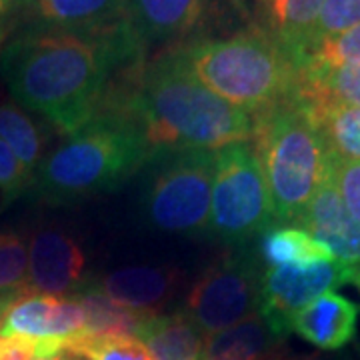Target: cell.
<instances>
[{"label": "cell", "mask_w": 360, "mask_h": 360, "mask_svg": "<svg viewBox=\"0 0 360 360\" xmlns=\"http://www.w3.org/2000/svg\"><path fill=\"white\" fill-rule=\"evenodd\" d=\"M142 51L129 16L92 30L37 26L4 46L0 77L16 103L70 136L98 115L110 77Z\"/></svg>", "instance_id": "1"}, {"label": "cell", "mask_w": 360, "mask_h": 360, "mask_svg": "<svg viewBox=\"0 0 360 360\" xmlns=\"http://www.w3.org/2000/svg\"><path fill=\"white\" fill-rule=\"evenodd\" d=\"M146 136L150 158L174 150H210L250 142L255 118L208 90L182 54L167 52L146 66L127 101Z\"/></svg>", "instance_id": "2"}, {"label": "cell", "mask_w": 360, "mask_h": 360, "mask_svg": "<svg viewBox=\"0 0 360 360\" xmlns=\"http://www.w3.org/2000/svg\"><path fill=\"white\" fill-rule=\"evenodd\" d=\"M148 160L150 148L134 115L127 106H103L40 160L30 188L49 205H75L120 186Z\"/></svg>", "instance_id": "3"}, {"label": "cell", "mask_w": 360, "mask_h": 360, "mask_svg": "<svg viewBox=\"0 0 360 360\" xmlns=\"http://www.w3.org/2000/svg\"><path fill=\"white\" fill-rule=\"evenodd\" d=\"M252 118V146L269 184L274 220L298 222L330 172L321 132L307 108L290 96Z\"/></svg>", "instance_id": "4"}, {"label": "cell", "mask_w": 360, "mask_h": 360, "mask_svg": "<svg viewBox=\"0 0 360 360\" xmlns=\"http://www.w3.org/2000/svg\"><path fill=\"white\" fill-rule=\"evenodd\" d=\"M180 54L206 89L252 116L286 101L295 89V65L266 32L202 40Z\"/></svg>", "instance_id": "5"}, {"label": "cell", "mask_w": 360, "mask_h": 360, "mask_svg": "<svg viewBox=\"0 0 360 360\" xmlns=\"http://www.w3.org/2000/svg\"><path fill=\"white\" fill-rule=\"evenodd\" d=\"M276 224L270 193L257 150L250 142L229 144L214 153L210 220L206 231L243 245Z\"/></svg>", "instance_id": "6"}, {"label": "cell", "mask_w": 360, "mask_h": 360, "mask_svg": "<svg viewBox=\"0 0 360 360\" xmlns=\"http://www.w3.org/2000/svg\"><path fill=\"white\" fill-rule=\"evenodd\" d=\"M153 174L144 191V214L162 232L194 234L208 229L214 153L174 150L153 156Z\"/></svg>", "instance_id": "7"}, {"label": "cell", "mask_w": 360, "mask_h": 360, "mask_svg": "<svg viewBox=\"0 0 360 360\" xmlns=\"http://www.w3.org/2000/svg\"><path fill=\"white\" fill-rule=\"evenodd\" d=\"M262 270L246 252H231L212 262L193 284L184 309L206 336L226 330L258 312Z\"/></svg>", "instance_id": "8"}, {"label": "cell", "mask_w": 360, "mask_h": 360, "mask_svg": "<svg viewBox=\"0 0 360 360\" xmlns=\"http://www.w3.org/2000/svg\"><path fill=\"white\" fill-rule=\"evenodd\" d=\"M84 335V310L75 296L28 292L18 296L0 322V336H20L37 347V359L65 354Z\"/></svg>", "instance_id": "9"}, {"label": "cell", "mask_w": 360, "mask_h": 360, "mask_svg": "<svg viewBox=\"0 0 360 360\" xmlns=\"http://www.w3.org/2000/svg\"><path fill=\"white\" fill-rule=\"evenodd\" d=\"M345 283H350V270L336 258L312 266H266L260 281L258 314L283 338L290 333L298 310Z\"/></svg>", "instance_id": "10"}, {"label": "cell", "mask_w": 360, "mask_h": 360, "mask_svg": "<svg viewBox=\"0 0 360 360\" xmlns=\"http://www.w3.org/2000/svg\"><path fill=\"white\" fill-rule=\"evenodd\" d=\"M86 257L72 236L58 229L39 231L28 248L30 292L52 296L77 295L84 286Z\"/></svg>", "instance_id": "11"}, {"label": "cell", "mask_w": 360, "mask_h": 360, "mask_svg": "<svg viewBox=\"0 0 360 360\" xmlns=\"http://www.w3.org/2000/svg\"><path fill=\"white\" fill-rule=\"evenodd\" d=\"M298 222L316 240L328 246L333 257L347 266L350 274L360 270V222L342 205L330 180V172Z\"/></svg>", "instance_id": "12"}, {"label": "cell", "mask_w": 360, "mask_h": 360, "mask_svg": "<svg viewBox=\"0 0 360 360\" xmlns=\"http://www.w3.org/2000/svg\"><path fill=\"white\" fill-rule=\"evenodd\" d=\"M359 307L338 292H326L298 310L290 322V333L302 336L321 350L347 347L356 335Z\"/></svg>", "instance_id": "13"}, {"label": "cell", "mask_w": 360, "mask_h": 360, "mask_svg": "<svg viewBox=\"0 0 360 360\" xmlns=\"http://www.w3.org/2000/svg\"><path fill=\"white\" fill-rule=\"evenodd\" d=\"M205 14L206 0H127V16L144 46L184 39Z\"/></svg>", "instance_id": "14"}, {"label": "cell", "mask_w": 360, "mask_h": 360, "mask_svg": "<svg viewBox=\"0 0 360 360\" xmlns=\"http://www.w3.org/2000/svg\"><path fill=\"white\" fill-rule=\"evenodd\" d=\"M179 274L172 269L129 266L110 272L94 284L103 295L146 316H156L174 295Z\"/></svg>", "instance_id": "15"}, {"label": "cell", "mask_w": 360, "mask_h": 360, "mask_svg": "<svg viewBox=\"0 0 360 360\" xmlns=\"http://www.w3.org/2000/svg\"><path fill=\"white\" fill-rule=\"evenodd\" d=\"M39 28L92 30L127 16V0H16Z\"/></svg>", "instance_id": "16"}, {"label": "cell", "mask_w": 360, "mask_h": 360, "mask_svg": "<svg viewBox=\"0 0 360 360\" xmlns=\"http://www.w3.org/2000/svg\"><path fill=\"white\" fill-rule=\"evenodd\" d=\"M136 338L148 348L153 360H202L206 335L186 312L148 316Z\"/></svg>", "instance_id": "17"}, {"label": "cell", "mask_w": 360, "mask_h": 360, "mask_svg": "<svg viewBox=\"0 0 360 360\" xmlns=\"http://www.w3.org/2000/svg\"><path fill=\"white\" fill-rule=\"evenodd\" d=\"M278 354L281 336L257 312L226 330L206 336L202 360H276Z\"/></svg>", "instance_id": "18"}, {"label": "cell", "mask_w": 360, "mask_h": 360, "mask_svg": "<svg viewBox=\"0 0 360 360\" xmlns=\"http://www.w3.org/2000/svg\"><path fill=\"white\" fill-rule=\"evenodd\" d=\"M324 0H264L270 37L290 58L295 68L309 54L310 32L319 18Z\"/></svg>", "instance_id": "19"}, {"label": "cell", "mask_w": 360, "mask_h": 360, "mask_svg": "<svg viewBox=\"0 0 360 360\" xmlns=\"http://www.w3.org/2000/svg\"><path fill=\"white\" fill-rule=\"evenodd\" d=\"M84 310V335L75 340L68 348L86 340H104L118 336H136L141 324L148 316L139 310H132L112 298L103 295L94 284H84L75 295ZM66 348V352H68ZM65 352V354H66Z\"/></svg>", "instance_id": "20"}, {"label": "cell", "mask_w": 360, "mask_h": 360, "mask_svg": "<svg viewBox=\"0 0 360 360\" xmlns=\"http://www.w3.org/2000/svg\"><path fill=\"white\" fill-rule=\"evenodd\" d=\"M260 255L269 266H312L335 260L328 246L298 226L272 224L260 234Z\"/></svg>", "instance_id": "21"}, {"label": "cell", "mask_w": 360, "mask_h": 360, "mask_svg": "<svg viewBox=\"0 0 360 360\" xmlns=\"http://www.w3.org/2000/svg\"><path fill=\"white\" fill-rule=\"evenodd\" d=\"M304 108L321 132L328 155L360 160V108L336 103L312 104Z\"/></svg>", "instance_id": "22"}, {"label": "cell", "mask_w": 360, "mask_h": 360, "mask_svg": "<svg viewBox=\"0 0 360 360\" xmlns=\"http://www.w3.org/2000/svg\"><path fill=\"white\" fill-rule=\"evenodd\" d=\"M0 141L13 150L14 156L34 176V170L42 160L44 141L37 122L18 104H0Z\"/></svg>", "instance_id": "23"}, {"label": "cell", "mask_w": 360, "mask_h": 360, "mask_svg": "<svg viewBox=\"0 0 360 360\" xmlns=\"http://www.w3.org/2000/svg\"><path fill=\"white\" fill-rule=\"evenodd\" d=\"M28 246L16 231L0 232V298L28 295Z\"/></svg>", "instance_id": "24"}, {"label": "cell", "mask_w": 360, "mask_h": 360, "mask_svg": "<svg viewBox=\"0 0 360 360\" xmlns=\"http://www.w3.org/2000/svg\"><path fill=\"white\" fill-rule=\"evenodd\" d=\"M302 65L330 66V68L360 66V25L352 26V28H348L336 37L321 40L310 51Z\"/></svg>", "instance_id": "25"}, {"label": "cell", "mask_w": 360, "mask_h": 360, "mask_svg": "<svg viewBox=\"0 0 360 360\" xmlns=\"http://www.w3.org/2000/svg\"><path fill=\"white\" fill-rule=\"evenodd\" d=\"M68 356L86 360H153L148 348L136 336H118L104 340L78 342L66 352Z\"/></svg>", "instance_id": "26"}, {"label": "cell", "mask_w": 360, "mask_h": 360, "mask_svg": "<svg viewBox=\"0 0 360 360\" xmlns=\"http://www.w3.org/2000/svg\"><path fill=\"white\" fill-rule=\"evenodd\" d=\"M356 25H360V0H324L314 28L310 32L309 54L321 40L336 37Z\"/></svg>", "instance_id": "27"}, {"label": "cell", "mask_w": 360, "mask_h": 360, "mask_svg": "<svg viewBox=\"0 0 360 360\" xmlns=\"http://www.w3.org/2000/svg\"><path fill=\"white\" fill-rule=\"evenodd\" d=\"M330 180L347 210L360 222V160L330 155Z\"/></svg>", "instance_id": "28"}, {"label": "cell", "mask_w": 360, "mask_h": 360, "mask_svg": "<svg viewBox=\"0 0 360 360\" xmlns=\"http://www.w3.org/2000/svg\"><path fill=\"white\" fill-rule=\"evenodd\" d=\"M32 186V172L14 156V153L0 141V196L2 205H11L26 188Z\"/></svg>", "instance_id": "29"}, {"label": "cell", "mask_w": 360, "mask_h": 360, "mask_svg": "<svg viewBox=\"0 0 360 360\" xmlns=\"http://www.w3.org/2000/svg\"><path fill=\"white\" fill-rule=\"evenodd\" d=\"M37 359V347L20 336H0V360Z\"/></svg>", "instance_id": "30"}, {"label": "cell", "mask_w": 360, "mask_h": 360, "mask_svg": "<svg viewBox=\"0 0 360 360\" xmlns=\"http://www.w3.org/2000/svg\"><path fill=\"white\" fill-rule=\"evenodd\" d=\"M276 360H326L321 354H278Z\"/></svg>", "instance_id": "31"}, {"label": "cell", "mask_w": 360, "mask_h": 360, "mask_svg": "<svg viewBox=\"0 0 360 360\" xmlns=\"http://www.w3.org/2000/svg\"><path fill=\"white\" fill-rule=\"evenodd\" d=\"M13 302H14L13 298H0V322H2V316H4L6 309H8Z\"/></svg>", "instance_id": "32"}, {"label": "cell", "mask_w": 360, "mask_h": 360, "mask_svg": "<svg viewBox=\"0 0 360 360\" xmlns=\"http://www.w3.org/2000/svg\"><path fill=\"white\" fill-rule=\"evenodd\" d=\"M350 283L356 284V288L360 290V270H356V272H352V274H350Z\"/></svg>", "instance_id": "33"}, {"label": "cell", "mask_w": 360, "mask_h": 360, "mask_svg": "<svg viewBox=\"0 0 360 360\" xmlns=\"http://www.w3.org/2000/svg\"><path fill=\"white\" fill-rule=\"evenodd\" d=\"M32 360H68L66 354H58V356H46V359H32Z\"/></svg>", "instance_id": "34"}, {"label": "cell", "mask_w": 360, "mask_h": 360, "mask_svg": "<svg viewBox=\"0 0 360 360\" xmlns=\"http://www.w3.org/2000/svg\"><path fill=\"white\" fill-rule=\"evenodd\" d=\"M8 4H11V0H0V16L4 14L6 8H8Z\"/></svg>", "instance_id": "35"}, {"label": "cell", "mask_w": 360, "mask_h": 360, "mask_svg": "<svg viewBox=\"0 0 360 360\" xmlns=\"http://www.w3.org/2000/svg\"><path fill=\"white\" fill-rule=\"evenodd\" d=\"M66 356H68V354H66ZM68 360H77V359H75V356H68Z\"/></svg>", "instance_id": "36"}]
</instances>
